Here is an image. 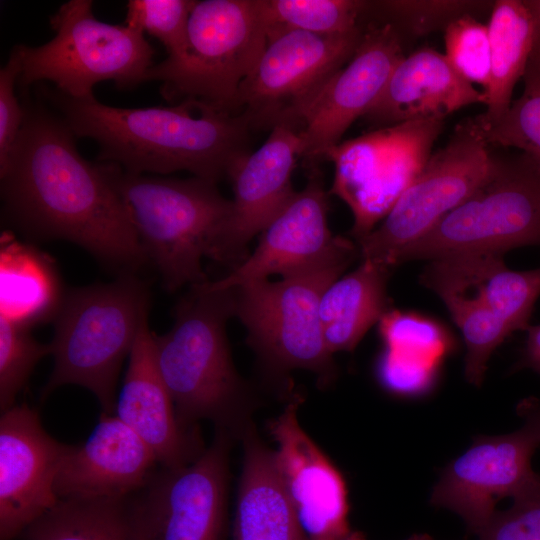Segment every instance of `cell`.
Instances as JSON below:
<instances>
[{
  "label": "cell",
  "mask_w": 540,
  "mask_h": 540,
  "mask_svg": "<svg viewBox=\"0 0 540 540\" xmlns=\"http://www.w3.org/2000/svg\"><path fill=\"white\" fill-rule=\"evenodd\" d=\"M24 121L0 169L4 212L23 233L81 246L119 276L148 261L127 210L101 164L85 160L74 134L43 106Z\"/></svg>",
  "instance_id": "6da1fadb"
},
{
  "label": "cell",
  "mask_w": 540,
  "mask_h": 540,
  "mask_svg": "<svg viewBox=\"0 0 540 540\" xmlns=\"http://www.w3.org/2000/svg\"><path fill=\"white\" fill-rule=\"evenodd\" d=\"M75 137L96 141L98 160L133 174L186 170L216 183L248 154L252 124L244 113L220 112L194 101L175 106L120 108L94 95L71 98L42 89Z\"/></svg>",
  "instance_id": "7a4b0ae2"
},
{
  "label": "cell",
  "mask_w": 540,
  "mask_h": 540,
  "mask_svg": "<svg viewBox=\"0 0 540 540\" xmlns=\"http://www.w3.org/2000/svg\"><path fill=\"white\" fill-rule=\"evenodd\" d=\"M233 316V289H216L207 280L190 286L175 307L172 328L153 333V340L179 422L193 429L209 420L241 438L252 423L254 399L232 361L226 324Z\"/></svg>",
  "instance_id": "3957f363"
},
{
  "label": "cell",
  "mask_w": 540,
  "mask_h": 540,
  "mask_svg": "<svg viewBox=\"0 0 540 540\" xmlns=\"http://www.w3.org/2000/svg\"><path fill=\"white\" fill-rule=\"evenodd\" d=\"M101 166L164 287L175 291L207 281L201 261L211 257L232 208V201L219 193L216 183L195 176L173 179L133 174L109 162Z\"/></svg>",
  "instance_id": "277c9868"
},
{
  "label": "cell",
  "mask_w": 540,
  "mask_h": 540,
  "mask_svg": "<svg viewBox=\"0 0 540 540\" xmlns=\"http://www.w3.org/2000/svg\"><path fill=\"white\" fill-rule=\"evenodd\" d=\"M149 304L148 285L135 275L67 291L54 319V366L41 400L73 384L93 393L103 413L114 414L120 369Z\"/></svg>",
  "instance_id": "5b68a950"
},
{
  "label": "cell",
  "mask_w": 540,
  "mask_h": 540,
  "mask_svg": "<svg viewBox=\"0 0 540 540\" xmlns=\"http://www.w3.org/2000/svg\"><path fill=\"white\" fill-rule=\"evenodd\" d=\"M344 238L314 265L281 278L253 280L234 291V316L247 330V344L267 374L284 377L291 370L313 372L324 386L336 377V365L322 333L320 299L356 256Z\"/></svg>",
  "instance_id": "8992f818"
},
{
  "label": "cell",
  "mask_w": 540,
  "mask_h": 540,
  "mask_svg": "<svg viewBox=\"0 0 540 540\" xmlns=\"http://www.w3.org/2000/svg\"><path fill=\"white\" fill-rule=\"evenodd\" d=\"M266 44L257 0L196 1L184 53L153 65L145 81H160L166 99L190 100L237 114L239 88L255 69Z\"/></svg>",
  "instance_id": "52a82bcc"
},
{
  "label": "cell",
  "mask_w": 540,
  "mask_h": 540,
  "mask_svg": "<svg viewBox=\"0 0 540 540\" xmlns=\"http://www.w3.org/2000/svg\"><path fill=\"white\" fill-rule=\"evenodd\" d=\"M92 7L91 0L62 4L50 18L54 38L37 47L18 45L21 86L50 81L66 96L85 98L101 81L113 80L121 88L145 82L154 50L144 33L104 23Z\"/></svg>",
  "instance_id": "ba28073f"
},
{
  "label": "cell",
  "mask_w": 540,
  "mask_h": 540,
  "mask_svg": "<svg viewBox=\"0 0 540 540\" xmlns=\"http://www.w3.org/2000/svg\"><path fill=\"white\" fill-rule=\"evenodd\" d=\"M540 245V177L521 155L497 171L428 233L405 248L397 265L458 255H502Z\"/></svg>",
  "instance_id": "9c48e42d"
},
{
  "label": "cell",
  "mask_w": 540,
  "mask_h": 540,
  "mask_svg": "<svg viewBox=\"0 0 540 540\" xmlns=\"http://www.w3.org/2000/svg\"><path fill=\"white\" fill-rule=\"evenodd\" d=\"M470 118L459 123L447 144L431 154L416 179L384 220L357 238L363 260L392 269L400 253L428 233L497 171L493 155Z\"/></svg>",
  "instance_id": "30bf717a"
},
{
  "label": "cell",
  "mask_w": 540,
  "mask_h": 540,
  "mask_svg": "<svg viewBox=\"0 0 540 540\" xmlns=\"http://www.w3.org/2000/svg\"><path fill=\"white\" fill-rule=\"evenodd\" d=\"M232 439L215 429L210 446L192 463L159 466L131 496L133 540H226Z\"/></svg>",
  "instance_id": "8fae6325"
},
{
  "label": "cell",
  "mask_w": 540,
  "mask_h": 540,
  "mask_svg": "<svg viewBox=\"0 0 540 540\" xmlns=\"http://www.w3.org/2000/svg\"><path fill=\"white\" fill-rule=\"evenodd\" d=\"M523 426L498 436H478L465 453L441 471L430 503L456 513L478 534L496 512L501 499L518 498L540 487L531 459L540 446V400L518 406Z\"/></svg>",
  "instance_id": "7c38bea8"
},
{
  "label": "cell",
  "mask_w": 540,
  "mask_h": 540,
  "mask_svg": "<svg viewBox=\"0 0 540 540\" xmlns=\"http://www.w3.org/2000/svg\"><path fill=\"white\" fill-rule=\"evenodd\" d=\"M364 28L345 34L301 30L267 37L266 47L251 75L241 84L236 113L252 127L296 123L303 107L353 56Z\"/></svg>",
  "instance_id": "4fadbf2b"
},
{
  "label": "cell",
  "mask_w": 540,
  "mask_h": 540,
  "mask_svg": "<svg viewBox=\"0 0 540 540\" xmlns=\"http://www.w3.org/2000/svg\"><path fill=\"white\" fill-rule=\"evenodd\" d=\"M442 127L443 120L382 127L329 152L338 190L355 214L356 238L370 232L420 174Z\"/></svg>",
  "instance_id": "5bb4252c"
},
{
  "label": "cell",
  "mask_w": 540,
  "mask_h": 540,
  "mask_svg": "<svg viewBox=\"0 0 540 540\" xmlns=\"http://www.w3.org/2000/svg\"><path fill=\"white\" fill-rule=\"evenodd\" d=\"M404 57L402 37L385 22L364 29L353 56L299 112L296 123L302 157L327 158L359 117L377 101L395 66Z\"/></svg>",
  "instance_id": "9a60e30c"
},
{
  "label": "cell",
  "mask_w": 540,
  "mask_h": 540,
  "mask_svg": "<svg viewBox=\"0 0 540 540\" xmlns=\"http://www.w3.org/2000/svg\"><path fill=\"white\" fill-rule=\"evenodd\" d=\"M302 153L299 127L280 122L271 128L261 147L232 166L227 176L234 194L231 213L211 259L232 269L245 261L252 238L262 233L296 194L291 177Z\"/></svg>",
  "instance_id": "2e32d148"
},
{
  "label": "cell",
  "mask_w": 540,
  "mask_h": 540,
  "mask_svg": "<svg viewBox=\"0 0 540 540\" xmlns=\"http://www.w3.org/2000/svg\"><path fill=\"white\" fill-rule=\"evenodd\" d=\"M295 396L268 423L277 449L276 465L291 505L308 540H366L351 528L345 480L297 418Z\"/></svg>",
  "instance_id": "e0dca14e"
},
{
  "label": "cell",
  "mask_w": 540,
  "mask_h": 540,
  "mask_svg": "<svg viewBox=\"0 0 540 540\" xmlns=\"http://www.w3.org/2000/svg\"><path fill=\"white\" fill-rule=\"evenodd\" d=\"M71 445L51 437L38 412L14 405L0 418V540H14L52 509L55 480Z\"/></svg>",
  "instance_id": "ac0fdd59"
},
{
  "label": "cell",
  "mask_w": 540,
  "mask_h": 540,
  "mask_svg": "<svg viewBox=\"0 0 540 540\" xmlns=\"http://www.w3.org/2000/svg\"><path fill=\"white\" fill-rule=\"evenodd\" d=\"M328 208L323 178L312 167L305 187L265 228L254 252L211 286L229 289L274 274L283 278L319 262L344 239L332 235Z\"/></svg>",
  "instance_id": "d6986e66"
},
{
  "label": "cell",
  "mask_w": 540,
  "mask_h": 540,
  "mask_svg": "<svg viewBox=\"0 0 540 540\" xmlns=\"http://www.w3.org/2000/svg\"><path fill=\"white\" fill-rule=\"evenodd\" d=\"M159 468L143 440L115 414L101 413L82 445L70 447L55 480L59 501L134 495Z\"/></svg>",
  "instance_id": "ffe728a7"
},
{
  "label": "cell",
  "mask_w": 540,
  "mask_h": 540,
  "mask_svg": "<svg viewBox=\"0 0 540 540\" xmlns=\"http://www.w3.org/2000/svg\"><path fill=\"white\" fill-rule=\"evenodd\" d=\"M114 414L151 449L160 467L188 465L205 450L196 428H185L177 418L157 366L148 316L143 319L129 354Z\"/></svg>",
  "instance_id": "44dd1931"
},
{
  "label": "cell",
  "mask_w": 540,
  "mask_h": 540,
  "mask_svg": "<svg viewBox=\"0 0 540 540\" xmlns=\"http://www.w3.org/2000/svg\"><path fill=\"white\" fill-rule=\"evenodd\" d=\"M476 103H486L484 92L463 79L444 54L421 48L399 61L381 95L363 117L384 127L444 120Z\"/></svg>",
  "instance_id": "7402d4cb"
},
{
  "label": "cell",
  "mask_w": 540,
  "mask_h": 540,
  "mask_svg": "<svg viewBox=\"0 0 540 540\" xmlns=\"http://www.w3.org/2000/svg\"><path fill=\"white\" fill-rule=\"evenodd\" d=\"M434 293L439 290L470 291L514 333L527 330L540 296V267L509 269L502 255H458L432 260L420 276Z\"/></svg>",
  "instance_id": "603a6c76"
},
{
  "label": "cell",
  "mask_w": 540,
  "mask_h": 540,
  "mask_svg": "<svg viewBox=\"0 0 540 540\" xmlns=\"http://www.w3.org/2000/svg\"><path fill=\"white\" fill-rule=\"evenodd\" d=\"M244 457L233 524V540H308L284 489L274 451L252 423L243 436Z\"/></svg>",
  "instance_id": "cb8c5ba5"
},
{
  "label": "cell",
  "mask_w": 540,
  "mask_h": 540,
  "mask_svg": "<svg viewBox=\"0 0 540 540\" xmlns=\"http://www.w3.org/2000/svg\"><path fill=\"white\" fill-rule=\"evenodd\" d=\"M53 259L4 232L0 247V315L31 329L54 320L65 297Z\"/></svg>",
  "instance_id": "d4e9b609"
},
{
  "label": "cell",
  "mask_w": 540,
  "mask_h": 540,
  "mask_svg": "<svg viewBox=\"0 0 540 540\" xmlns=\"http://www.w3.org/2000/svg\"><path fill=\"white\" fill-rule=\"evenodd\" d=\"M390 269L362 260L351 273L323 292L319 318L325 344L333 355L353 351L367 331L389 311L387 281Z\"/></svg>",
  "instance_id": "484cf974"
},
{
  "label": "cell",
  "mask_w": 540,
  "mask_h": 540,
  "mask_svg": "<svg viewBox=\"0 0 540 540\" xmlns=\"http://www.w3.org/2000/svg\"><path fill=\"white\" fill-rule=\"evenodd\" d=\"M491 72L484 92L487 109L477 115L491 121L512 103L517 82L523 78L533 49V24L523 0H497L489 23Z\"/></svg>",
  "instance_id": "4316f807"
},
{
  "label": "cell",
  "mask_w": 540,
  "mask_h": 540,
  "mask_svg": "<svg viewBox=\"0 0 540 540\" xmlns=\"http://www.w3.org/2000/svg\"><path fill=\"white\" fill-rule=\"evenodd\" d=\"M22 540H133L131 496L63 500L28 526Z\"/></svg>",
  "instance_id": "83f0119b"
},
{
  "label": "cell",
  "mask_w": 540,
  "mask_h": 540,
  "mask_svg": "<svg viewBox=\"0 0 540 540\" xmlns=\"http://www.w3.org/2000/svg\"><path fill=\"white\" fill-rule=\"evenodd\" d=\"M522 79L521 96L502 116L491 121L478 116L470 120L488 145L519 149L523 160L540 177V57H530Z\"/></svg>",
  "instance_id": "f1b7e54d"
},
{
  "label": "cell",
  "mask_w": 540,
  "mask_h": 540,
  "mask_svg": "<svg viewBox=\"0 0 540 540\" xmlns=\"http://www.w3.org/2000/svg\"><path fill=\"white\" fill-rule=\"evenodd\" d=\"M436 294L463 335L467 349L465 378L478 387L483 382L491 354L513 332L470 291L439 290Z\"/></svg>",
  "instance_id": "f546056e"
},
{
  "label": "cell",
  "mask_w": 540,
  "mask_h": 540,
  "mask_svg": "<svg viewBox=\"0 0 540 540\" xmlns=\"http://www.w3.org/2000/svg\"><path fill=\"white\" fill-rule=\"evenodd\" d=\"M267 37L301 30L345 34L360 27L358 20L370 2L358 0H257Z\"/></svg>",
  "instance_id": "4dcf8cb0"
},
{
  "label": "cell",
  "mask_w": 540,
  "mask_h": 540,
  "mask_svg": "<svg viewBox=\"0 0 540 540\" xmlns=\"http://www.w3.org/2000/svg\"><path fill=\"white\" fill-rule=\"evenodd\" d=\"M380 323L385 349L405 360L440 367L454 348L446 331L432 319L388 311Z\"/></svg>",
  "instance_id": "1f68e13d"
},
{
  "label": "cell",
  "mask_w": 540,
  "mask_h": 540,
  "mask_svg": "<svg viewBox=\"0 0 540 540\" xmlns=\"http://www.w3.org/2000/svg\"><path fill=\"white\" fill-rule=\"evenodd\" d=\"M402 36H426L445 30L453 21L491 12L494 2L478 0H391L374 2Z\"/></svg>",
  "instance_id": "d6a6232c"
},
{
  "label": "cell",
  "mask_w": 540,
  "mask_h": 540,
  "mask_svg": "<svg viewBox=\"0 0 540 540\" xmlns=\"http://www.w3.org/2000/svg\"><path fill=\"white\" fill-rule=\"evenodd\" d=\"M50 354L49 344L36 341L30 329L0 315V409L14 406L37 363Z\"/></svg>",
  "instance_id": "836d02e7"
},
{
  "label": "cell",
  "mask_w": 540,
  "mask_h": 540,
  "mask_svg": "<svg viewBox=\"0 0 540 540\" xmlns=\"http://www.w3.org/2000/svg\"><path fill=\"white\" fill-rule=\"evenodd\" d=\"M192 0H129L125 25L157 38L168 57L181 56L187 45Z\"/></svg>",
  "instance_id": "e575fe53"
},
{
  "label": "cell",
  "mask_w": 540,
  "mask_h": 540,
  "mask_svg": "<svg viewBox=\"0 0 540 540\" xmlns=\"http://www.w3.org/2000/svg\"><path fill=\"white\" fill-rule=\"evenodd\" d=\"M445 57L452 68L472 85L487 89L491 72V51L487 25L467 15L444 30Z\"/></svg>",
  "instance_id": "d590c367"
},
{
  "label": "cell",
  "mask_w": 540,
  "mask_h": 540,
  "mask_svg": "<svg viewBox=\"0 0 540 540\" xmlns=\"http://www.w3.org/2000/svg\"><path fill=\"white\" fill-rule=\"evenodd\" d=\"M478 540H540V487L498 511L477 534Z\"/></svg>",
  "instance_id": "8d00e7d4"
},
{
  "label": "cell",
  "mask_w": 540,
  "mask_h": 540,
  "mask_svg": "<svg viewBox=\"0 0 540 540\" xmlns=\"http://www.w3.org/2000/svg\"><path fill=\"white\" fill-rule=\"evenodd\" d=\"M22 63L16 45L0 70V169L6 165L24 121V108L15 94Z\"/></svg>",
  "instance_id": "74e56055"
},
{
  "label": "cell",
  "mask_w": 540,
  "mask_h": 540,
  "mask_svg": "<svg viewBox=\"0 0 540 540\" xmlns=\"http://www.w3.org/2000/svg\"><path fill=\"white\" fill-rule=\"evenodd\" d=\"M439 368L406 361L384 350L377 363V376L389 392L416 397L429 392L437 381Z\"/></svg>",
  "instance_id": "f35d334b"
},
{
  "label": "cell",
  "mask_w": 540,
  "mask_h": 540,
  "mask_svg": "<svg viewBox=\"0 0 540 540\" xmlns=\"http://www.w3.org/2000/svg\"><path fill=\"white\" fill-rule=\"evenodd\" d=\"M516 368H528L540 375V324L529 326Z\"/></svg>",
  "instance_id": "ab89813d"
},
{
  "label": "cell",
  "mask_w": 540,
  "mask_h": 540,
  "mask_svg": "<svg viewBox=\"0 0 540 540\" xmlns=\"http://www.w3.org/2000/svg\"><path fill=\"white\" fill-rule=\"evenodd\" d=\"M533 24V49L531 56L540 57V0H523Z\"/></svg>",
  "instance_id": "60d3db41"
},
{
  "label": "cell",
  "mask_w": 540,
  "mask_h": 540,
  "mask_svg": "<svg viewBox=\"0 0 540 540\" xmlns=\"http://www.w3.org/2000/svg\"><path fill=\"white\" fill-rule=\"evenodd\" d=\"M407 540H434L430 535L428 534H414L410 536Z\"/></svg>",
  "instance_id": "b9f144b4"
}]
</instances>
